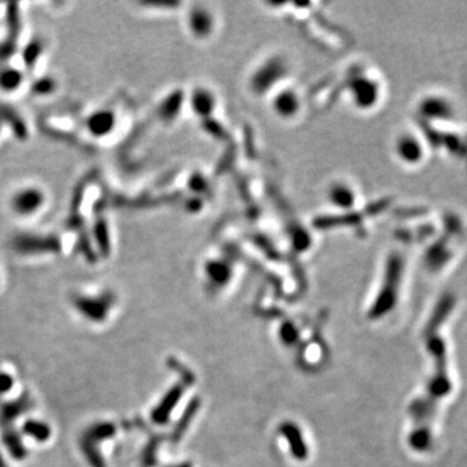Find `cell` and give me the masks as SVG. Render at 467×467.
I'll return each instance as SVG.
<instances>
[{
  "label": "cell",
  "instance_id": "cell-1",
  "mask_svg": "<svg viewBox=\"0 0 467 467\" xmlns=\"http://www.w3.org/2000/svg\"><path fill=\"white\" fill-rule=\"evenodd\" d=\"M113 305V297L111 296H100V297H86L80 296L74 299V306L86 319L95 322V323H103L108 313Z\"/></svg>",
  "mask_w": 467,
  "mask_h": 467
},
{
  "label": "cell",
  "instance_id": "cell-2",
  "mask_svg": "<svg viewBox=\"0 0 467 467\" xmlns=\"http://www.w3.org/2000/svg\"><path fill=\"white\" fill-rule=\"evenodd\" d=\"M33 408V398L29 394H23V396L3 402L0 405V423L3 427H10L14 420L23 413H27Z\"/></svg>",
  "mask_w": 467,
  "mask_h": 467
},
{
  "label": "cell",
  "instance_id": "cell-3",
  "mask_svg": "<svg viewBox=\"0 0 467 467\" xmlns=\"http://www.w3.org/2000/svg\"><path fill=\"white\" fill-rule=\"evenodd\" d=\"M327 198L331 203V205L345 209L354 205L356 192L350 183L343 182V181H337L328 186Z\"/></svg>",
  "mask_w": 467,
  "mask_h": 467
},
{
  "label": "cell",
  "instance_id": "cell-4",
  "mask_svg": "<svg viewBox=\"0 0 467 467\" xmlns=\"http://www.w3.org/2000/svg\"><path fill=\"white\" fill-rule=\"evenodd\" d=\"M273 106L278 116L291 118L300 109V98L293 90H284L275 96Z\"/></svg>",
  "mask_w": 467,
  "mask_h": 467
},
{
  "label": "cell",
  "instance_id": "cell-5",
  "mask_svg": "<svg viewBox=\"0 0 467 467\" xmlns=\"http://www.w3.org/2000/svg\"><path fill=\"white\" fill-rule=\"evenodd\" d=\"M1 440L4 446L7 448L8 453L17 461L25 459V457L27 455V451L25 448L23 442V436L16 431L12 426L10 427H4L3 433H1Z\"/></svg>",
  "mask_w": 467,
  "mask_h": 467
},
{
  "label": "cell",
  "instance_id": "cell-6",
  "mask_svg": "<svg viewBox=\"0 0 467 467\" xmlns=\"http://www.w3.org/2000/svg\"><path fill=\"white\" fill-rule=\"evenodd\" d=\"M116 435V424L112 422L100 420L93 423L86 431L83 432V437L95 444L103 443Z\"/></svg>",
  "mask_w": 467,
  "mask_h": 467
},
{
  "label": "cell",
  "instance_id": "cell-7",
  "mask_svg": "<svg viewBox=\"0 0 467 467\" xmlns=\"http://www.w3.org/2000/svg\"><path fill=\"white\" fill-rule=\"evenodd\" d=\"M23 432L38 443H46L51 439L52 429L43 420H27L23 422Z\"/></svg>",
  "mask_w": 467,
  "mask_h": 467
},
{
  "label": "cell",
  "instance_id": "cell-8",
  "mask_svg": "<svg viewBox=\"0 0 467 467\" xmlns=\"http://www.w3.org/2000/svg\"><path fill=\"white\" fill-rule=\"evenodd\" d=\"M80 446H81L82 453L84 455V458H86V461L89 462L90 466L105 467L104 458H103L102 452L98 448V444L93 443V442L87 440L86 437L81 436Z\"/></svg>",
  "mask_w": 467,
  "mask_h": 467
},
{
  "label": "cell",
  "instance_id": "cell-9",
  "mask_svg": "<svg viewBox=\"0 0 467 467\" xmlns=\"http://www.w3.org/2000/svg\"><path fill=\"white\" fill-rule=\"evenodd\" d=\"M13 385H14V379L11 374L0 372V397L8 394Z\"/></svg>",
  "mask_w": 467,
  "mask_h": 467
},
{
  "label": "cell",
  "instance_id": "cell-10",
  "mask_svg": "<svg viewBox=\"0 0 467 467\" xmlns=\"http://www.w3.org/2000/svg\"><path fill=\"white\" fill-rule=\"evenodd\" d=\"M0 467H8L7 466V464H5V461H4V458H3V455H0Z\"/></svg>",
  "mask_w": 467,
  "mask_h": 467
}]
</instances>
